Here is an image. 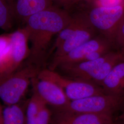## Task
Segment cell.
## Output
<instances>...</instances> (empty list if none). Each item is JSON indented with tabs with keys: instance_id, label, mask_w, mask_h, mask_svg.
<instances>
[{
	"instance_id": "cell-1",
	"label": "cell",
	"mask_w": 124,
	"mask_h": 124,
	"mask_svg": "<svg viewBox=\"0 0 124 124\" xmlns=\"http://www.w3.org/2000/svg\"><path fill=\"white\" fill-rule=\"evenodd\" d=\"M71 18L67 11L54 5L27 18L24 28L31 46L25 63L41 69L48 55L52 39L69 23Z\"/></svg>"
},
{
	"instance_id": "cell-2",
	"label": "cell",
	"mask_w": 124,
	"mask_h": 124,
	"mask_svg": "<svg viewBox=\"0 0 124 124\" xmlns=\"http://www.w3.org/2000/svg\"><path fill=\"white\" fill-rule=\"evenodd\" d=\"M25 63V62H24ZM42 69L25 63L17 71L0 79V99L6 105L19 103L31 84Z\"/></svg>"
},
{
	"instance_id": "cell-3",
	"label": "cell",
	"mask_w": 124,
	"mask_h": 124,
	"mask_svg": "<svg viewBox=\"0 0 124 124\" xmlns=\"http://www.w3.org/2000/svg\"><path fill=\"white\" fill-rule=\"evenodd\" d=\"M10 33L9 45L0 56V79L19 69L30 52L28 37L24 27Z\"/></svg>"
},
{
	"instance_id": "cell-4",
	"label": "cell",
	"mask_w": 124,
	"mask_h": 124,
	"mask_svg": "<svg viewBox=\"0 0 124 124\" xmlns=\"http://www.w3.org/2000/svg\"><path fill=\"white\" fill-rule=\"evenodd\" d=\"M123 98L122 96L105 93H99L70 101L67 107L62 110L113 116L121 106Z\"/></svg>"
},
{
	"instance_id": "cell-5",
	"label": "cell",
	"mask_w": 124,
	"mask_h": 124,
	"mask_svg": "<svg viewBox=\"0 0 124 124\" xmlns=\"http://www.w3.org/2000/svg\"><path fill=\"white\" fill-rule=\"evenodd\" d=\"M37 76L50 80L58 85L70 101L105 93L98 85L88 81L72 79L49 69H42Z\"/></svg>"
},
{
	"instance_id": "cell-6",
	"label": "cell",
	"mask_w": 124,
	"mask_h": 124,
	"mask_svg": "<svg viewBox=\"0 0 124 124\" xmlns=\"http://www.w3.org/2000/svg\"><path fill=\"white\" fill-rule=\"evenodd\" d=\"M85 14L97 31L100 32L112 42L124 16V4L112 7L93 5Z\"/></svg>"
},
{
	"instance_id": "cell-7",
	"label": "cell",
	"mask_w": 124,
	"mask_h": 124,
	"mask_svg": "<svg viewBox=\"0 0 124 124\" xmlns=\"http://www.w3.org/2000/svg\"><path fill=\"white\" fill-rule=\"evenodd\" d=\"M31 84L33 93L56 110L63 109L69 105L70 100L62 89L53 81L37 76L32 80Z\"/></svg>"
},
{
	"instance_id": "cell-8",
	"label": "cell",
	"mask_w": 124,
	"mask_h": 124,
	"mask_svg": "<svg viewBox=\"0 0 124 124\" xmlns=\"http://www.w3.org/2000/svg\"><path fill=\"white\" fill-rule=\"evenodd\" d=\"M105 48L114 49L111 41L103 36H95L60 58L49 69L55 70L63 65L81 62L89 54Z\"/></svg>"
},
{
	"instance_id": "cell-9",
	"label": "cell",
	"mask_w": 124,
	"mask_h": 124,
	"mask_svg": "<svg viewBox=\"0 0 124 124\" xmlns=\"http://www.w3.org/2000/svg\"><path fill=\"white\" fill-rule=\"evenodd\" d=\"M96 31L87 17L84 23L69 38L54 50L49 68L72 50L94 37Z\"/></svg>"
},
{
	"instance_id": "cell-10",
	"label": "cell",
	"mask_w": 124,
	"mask_h": 124,
	"mask_svg": "<svg viewBox=\"0 0 124 124\" xmlns=\"http://www.w3.org/2000/svg\"><path fill=\"white\" fill-rule=\"evenodd\" d=\"M112 116L56 110L51 124H114Z\"/></svg>"
},
{
	"instance_id": "cell-11",
	"label": "cell",
	"mask_w": 124,
	"mask_h": 124,
	"mask_svg": "<svg viewBox=\"0 0 124 124\" xmlns=\"http://www.w3.org/2000/svg\"><path fill=\"white\" fill-rule=\"evenodd\" d=\"M14 20L24 22L31 15L53 5L52 0H7Z\"/></svg>"
},
{
	"instance_id": "cell-12",
	"label": "cell",
	"mask_w": 124,
	"mask_h": 124,
	"mask_svg": "<svg viewBox=\"0 0 124 124\" xmlns=\"http://www.w3.org/2000/svg\"><path fill=\"white\" fill-rule=\"evenodd\" d=\"M105 93L124 95V59L118 62L100 85Z\"/></svg>"
},
{
	"instance_id": "cell-13",
	"label": "cell",
	"mask_w": 124,
	"mask_h": 124,
	"mask_svg": "<svg viewBox=\"0 0 124 124\" xmlns=\"http://www.w3.org/2000/svg\"><path fill=\"white\" fill-rule=\"evenodd\" d=\"M1 124H26L25 108L19 103L6 105L2 109Z\"/></svg>"
},
{
	"instance_id": "cell-14",
	"label": "cell",
	"mask_w": 124,
	"mask_h": 124,
	"mask_svg": "<svg viewBox=\"0 0 124 124\" xmlns=\"http://www.w3.org/2000/svg\"><path fill=\"white\" fill-rule=\"evenodd\" d=\"M45 103L41 98L33 93L25 108L26 124H35L37 116L42 106Z\"/></svg>"
},
{
	"instance_id": "cell-15",
	"label": "cell",
	"mask_w": 124,
	"mask_h": 124,
	"mask_svg": "<svg viewBox=\"0 0 124 124\" xmlns=\"http://www.w3.org/2000/svg\"><path fill=\"white\" fill-rule=\"evenodd\" d=\"M14 18L7 0H0V29L8 31L13 26Z\"/></svg>"
},
{
	"instance_id": "cell-16",
	"label": "cell",
	"mask_w": 124,
	"mask_h": 124,
	"mask_svg": "<svg viewBox=\"0 0 124 124\" xmlns=\"http://www.w3.org/2000/svg\"><path fill=\"white\" fill-rule=\"evenodd\" d=\"M114 50L120 52L124 57V15L112 41Z\"/></svg>"
},
{
	"instance_id": "cell-17",
	"label": "cell",
	"mask_w": 124,
	"mask_h": 124,
	"mask_svg": "<svg viewBox=\"0 0 124 124\" xmlns=\"http://www.w3.org/2000/svg\"><path fill=\"white\" fill-rule=\"evenodd\" d=\"M52 119L51 111L48 105L44 103L40 109L35 124H51Z\"/></svg>"
},
{
	"instance_id": "cell-18",
	"label": "cell",
	"mask_w": 124,
	"mask_h": 124,
	"mask_svg": "<svg viewBox=\"0 0 124 124\" xmlns=\"http://www.w3.org/2000/svg\"><path fill=\"white\" fill-rule=\"evenodd\" d=\"M93 0H52L54 5H55L66 11L74 8L76 6L83 3H91Z\"/></svg>"
},
{
	"instance_id": "cell-19",
	"label": "cell",
	"mask_w": 124,
	"mask_h": 124,
	"mask_svg": "<svg viewBox=\"0 0 124 124\" xmlns=\"http://www.w3.org/2000/svg\"><path fill=\"white\" fill-rule=\"evenodd\" d=\"M91 3L94 6L112 7L124 4V0H93Z\"/></svg>"
},
{
	"instance_id": "cell-20",
	"label": "cell",
	"mask_w": 124,
	"mask_h": 124,
	"mask_svg": "<svg viewBox=\"0 0 124 124\" xmlns=\"http://www.w3.org/2000/svg\"><path fill=\"white\" fill-rule=\"evenodd\" d=\"M10 41V33L0 35V56L8 46Z\"/></svg>"
},
{
	"instance_id": "cell-21",
	"label": "cell",
	"mask_w": 124,
	"mask_h": 124,
	"mask_svg": "<svg viewBox=\"0 0 124 124\" xmlns=\"http://www.w3.org/2000/svg\"><path fill=\"white\" fill-rule=\"evenodd\" d=\"M2 109H3V108L1 107L0 104V124H1L2 115Z\"/></svg>"
},
{
	"instance_id": "cell-22",
	"label": "cell",
	"mask_w": 124,
	"mask_h": 124,
	"mask_svg": "<svg viewBox=\"0 0 124 124\" xmlns=\"http://www.w3.org/2000/svg\"><path fill=\"white\" fill-rule=\"evenodd\" d=\"M121 118H122V119L124 120V113H123V115L121 116Z\"/></svg>"
}]
</instances>
